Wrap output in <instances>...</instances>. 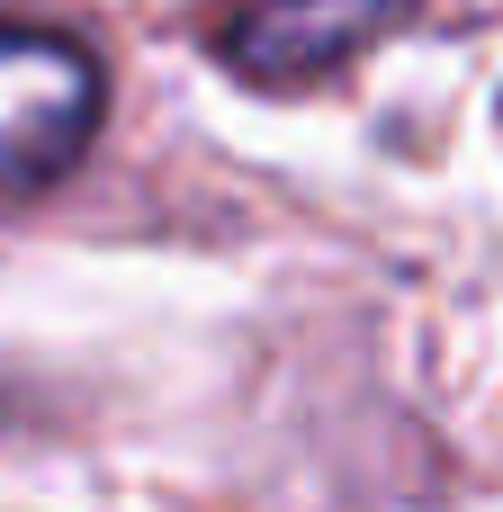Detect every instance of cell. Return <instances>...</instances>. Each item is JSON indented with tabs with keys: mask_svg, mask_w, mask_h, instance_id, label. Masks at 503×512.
<instances>
[{
	"mask_svg": "<svg viewBox=\"0 0 503 512\" xmlns=\"http://www.w3.org/2000/svg\"><path fill=\"white\" fill-rule=\"evenodd\" d=\"M108 126V72L81 36L0 18V198L54 189Z\"/></svg>",
	"mask_w": 503,
	"mask_h": 512,
	"instance_id": "obj_1",
	"label": "cell"
},
{
	"mask_svg": "<svg viewBox=\"0 0 503 512\" xmlns=\"http://www.w3.org/2000/svg\"><path fill=\"white\" fill-rule=\"evenodd\" d=\"M414 18V0H252L225 27V63L252 81H324L351 54H369L378 36H396Z\"/></svg>",
	"mask_w": 503,
	"mask_h": 512,
	"instance_id": "obj_2",
	"label": "cell"
}]
</instances>
